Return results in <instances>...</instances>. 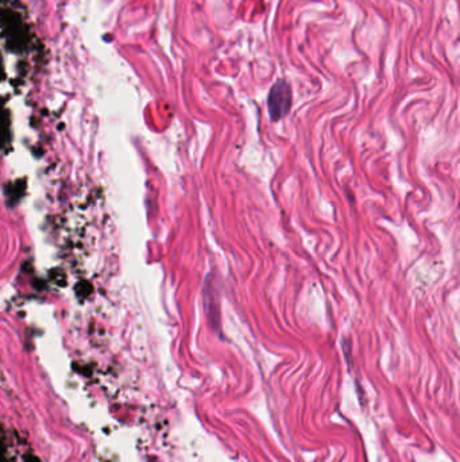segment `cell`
<instances>
[{"instance_id": "1", "label": "cell", "mask_w": 460, "mask_h": 462, "mask_svg": "<svg viewBox=\"0 0 460 462\" xmlns=\"http://www.w3.org/2000/svg\"><path fill=\"white\" fill-rule=\"evenodd\" d=\"M292 93L285 81H278L273 87L269 96V111L274 121L281 119L291 109Z\"/></svg>"}]
</instances>
